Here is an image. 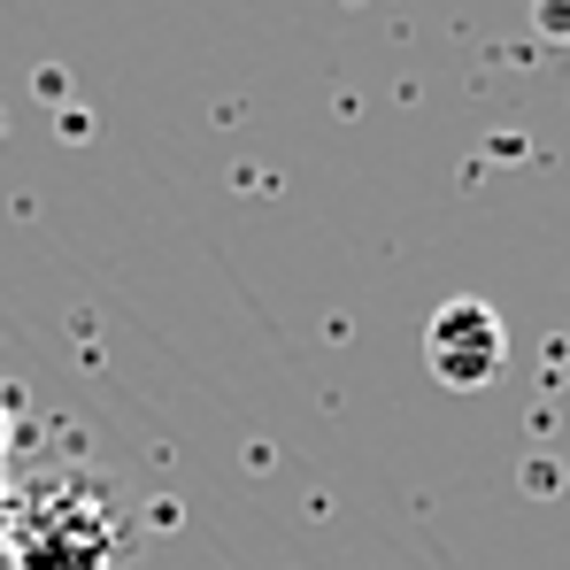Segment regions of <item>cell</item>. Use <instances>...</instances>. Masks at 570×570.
I'll return each mask as SVG.
<instances>
[{"label":"cell","instance_id":"cell-1","mask_svg":"<svg viewBox=\"0 0 570 570\" xmlns=\"http://www.w3.org/2000/svg\"><path fill=\"white\" fill-rule=\"evenodd\" d=\"M16 570H108L124 556V517L100 485H31L8 517Z\"/></svg>","mask_w":570,"mask_h":570},{"label":"cell","instance_id":"cell-2","mask_svg":"<svg viewBox=\"0 0 570 570\" xmlns=\"http://www.w3.org/2000/svg\"><path fill=\"white\" fill-rule=\"evenodd\" d=\"M424 363H432V379L448 385V393H478V385L501 379V363H509V332H501V316L485 308V301H448V308H432V324H424Z\"/></svg>","mask_w":570,"mask_h":570},{"label":"cell","instance_id":"cell-3","mask_svg":"<svg viewBox=\"0 0 570 570\" xmlns=\"http://www.w3.org/2000/svg\"><path fill=\"white\" fill-rule=\"evenodd\" d=\"M532 23H540V31H548V39H570V8H556V0H548V8H540V16H532Z\"/></svg>","mask_w":570,"mask_h":570},{"label":"cell","instance_id":"cell-4","mask_svg":"<svg viewBox=\"0 0 570 570\" xmlns=\"http://www.w3.org/2000/svg\"><path fill=\"white\" fill-rule=\"evenodd\" d=\"M0 448H8V401H0Z\"/></svg>","mask_w":570,"mask_h":570}]
</instances>
